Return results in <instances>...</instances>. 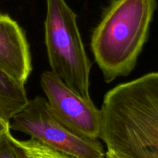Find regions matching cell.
<instances>
[{
	"label": "cell",
	"mask_w": 158,
	"mask_h": 158,
	"mask_svg": "<svg viewBox=\"0 0 158 158\" xmlns=\"http://www.w3.org/2000/svg\"><path fill=\"white\" fill-rule=\"evenodd\" d=\"M100 139L119 158H158V72L120 83L104 96Z\"/></svg>",
	"instance_id": "1"
},
{
	"label": "cell",
	"mask_w": 158,
	"mask_h": 158,
	"mask_svg": "<svg viewBox=\"0 0 158 158\" xmlns=\"http://www.w3.org/2000/svg\"><path fill=\"white\" fill-rule=\"evenodd\" d=\"M157 0H113L94 30L90 46L106 83L129 75L148 40Z\"/></svg>",
	"instance_id": "2"
},
{
	"label": "cell",
	"mask_w": 158,
	"mask_h": 158,
	"mask_svg": "<svg viewBox=\"0 0 158 158\" xmlns=\"http://www.w3.org/2000/svg\"><path fill=\"white\" fill-rule=\"evenodd\" d=\"M45 44L51 71L86 100L89 95L91 62L77 26V14L65 0H46Z\"/></svg>",
	"instance_id": "3"
},
{
	"label": "cell",
	"mask_w": 158,
	"mask_h": 158,
	"mask_svg": "<svg viewBox=\"0 0 158 158\" xmlns=\"http://www.w3.org/2000/svg\"><path fill=\"white\" fill-rule=\"evenodd\" d=\"M9 128L70 158H106L99 140L83 138L72 132L54 116L46 99L40 96L29 100L10 120Z\"/></svg>",
	"instance_id": "4"
},
{
	"label": "cell",
	"mask_w": 158,
	"mask_h": 158,
	"mask_svg": "<svg viewBox=\"0 0 158 158\" xmlns=\"http://www.w3.org/2000/svg\"><path fill=\"white\" fill-rule=\"evenodd\" d=\"M40 84L52 114L63 124L83 138L100 139L101 110L93 100L79 97L51 70L42 73Z\"/></svg>",
	"instance_id": "5"
},
{
	"label": "cell",
	"mask_w": 158,
	"mask_h": 158,
	"mask_svg": "<svg viewBox=\"0 0 158 158\" xmlns=\"http://www.w3.org/2000/svg\"><path fill=\"white\" fill-rule=\"evenodd\" d=\"M0 69L23 84L32 69L26 34L7 14H0Z\"/></svg>",
	"instance_id": "6"
},
{
	"label": "cell",
	"mask_w": 158,
	"mask_h": 158,
	"mask_svg": "<svg viewBox=\"0 0 158 158\" xmlns=\"http://www.w3.org/2000/svg\"><path fill=\"white\" fill-rule=\"evenodd\" d=\"M29 102L25 84L0 69V118L9 123Z\"/></svg>",
	"instance_id": "7"
},
{
	"label": "cell",
	"mask_w": 158,
	"mask_h": 158,
	"mask_svg": "<svg viewBox=\"0 0 158 158\" xmlns=\"http://www.w3.org/2000/svg\"><path fill=\"white\" fill-rule=\"evenodd\" d=\"M0 158H26L21 140L12 137L10 130L0 134Z\"/></svg>",
	"instance_id": "8"
},
{
	"label": "cell",
	"mask_w": 158,
	"mask_h": 158,
	"mask_svg": "<svg viewBox=\"0 0 158 158\" xmlns=\"http://www.w3.org/2000/svg\"><path fill=\"white\" fill-rule=\"evenodd\" d=\"M21 142L26 151V158H70L50 149L34 139L21 140Z\"/></svg>",
	"instance_id": "9"
},
{
	"label": "cell",
	"mask_w": 158,
	"mask_h": 158,
	"mask_svg": "<svg viewBox=\"0 0 158 158\" xmlns=\"http://www.w3.org/2000/svg\"><path fill=\"white\" fill-rule=\"evenodd\" d=\"M9 130H10V128H9V123L4 121V120L0 118V134L5 132V131H9Z\"/></svg>",
	"instance_id": "10"
},
{
	"label": "cell",
	"mask_w": 158,
	"mask_h": 158,
	"mask_svg": "<svg viewBox=\"0 0 158 158\" xmlns=\"http://www.w3.org/2000/svg\"><path fill=\"white\" fill-rule=\"evenodd\" d=\"M106 158H119L117 156H116L115 154H113L110 151H108L106 153Z\"/></svg>",
	"instance_id": "11"
}]
</instances>
